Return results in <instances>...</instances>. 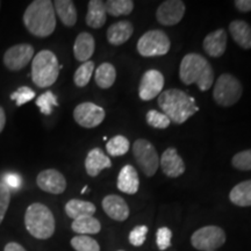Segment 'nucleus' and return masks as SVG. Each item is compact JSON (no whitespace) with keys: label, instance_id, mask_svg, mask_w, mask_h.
Masks as SVG:
<instances>
[{"label":"nucleus","instance_id":"nucleus-1","mask_svg":"<svg viewBox=\"0 0 251 251\" xmlns=\"http://www.w3.org/2000/svg\"><path fill=\"white\" fill-rule=\"evenodd\" d=\"M158 105L162 113L176 125H181L199 111L193 97L178 89L163 91L158 96Z\"/></svg>","mask_w":251,"mask_h":251},{"label":"nucleus","instance_id":"nucleus-2","mask_svg":"<svg viewBox=\"0 0 251 251\" xmlns=\"http://www.w3.org/2000/svg\"><path fill=\"white\" fill-rule=\"evenodd\" d=\"M24 24L34 36H50L56 28L54 4L50 0H35L30 2L25 11Z\"/></svg>","mask_w":251,"mask_h":251},{"label":"nucleus","instance_id":"nucleus-3","mask_svg":"<svg viewBox=\"0 0 251 251\" xmlns=\"http://www.w3.org/2000/svg\"><path fill=\"white\" fill-rule=\"evenodd\" d=\"M179 78L185 85L196 84L200 91L205 92L214 83V70L203 56L191 52L181 59Z\"/></svg>","mask_w":251,"mask_h":251},{"label":"nucleus","instance_id":"nucleus-4","mask_svg":"<svg viewBox=\"0 0 251 251\" xmlns=\"http://www.w3.org/2000/svg\"><path fill=\"white\" fill-rule=\"evenodd\" d=\"M25 225L31 236L39 240H47L55 233V218L46 205L34 202L26 209Z\"/></svg>","mask_w":251,"mask_h":251},{"label":"nucleus","instance_id":"nucleus-5","mask_svg":"<svg viewBox=\"0 0 251 251\" xmlns=\"http://www.w3.org/2000/svg\"><path fill=\"white\" fill-rule=\"evenodd\" d=\"M61 68L54 52L41 50L31 61V80L41 89L51 86L57 80Z\"/></svg>","mask_w":251,"mask_h":251},{"label":"nucleus","instance_id":"nucleus-6","mask_svg":"<svg viewBox=\"0 0 251 251\" xmlns=\"http://www.w3.org/2000/svg\"><path fill=\"white\" fill-rule=\"evenodd\" d=\"M243 86L241 81L230 74H222L213 89V98L222 107H230L241 99Z\"/></svg>","mask_w":251,"mask_h":251},{"label":"nucleus","instance_id":"nucleus-7","mask_svg":"<svg viewBox=\"0 0 251 251\" xmlns=\"http://www.w3.org/2000/svg\"><path fill=\"white\" fill-rule=\"evenodd\" d=\"M171 42L163 30L153 29L144 33L137 42V51L143 57L164 56L169 52Z\"/></svg>","mask_w":251,"mask_h":251},{"label":"nucleus","instance_id":"nucleus-8","mask_svg":"<svg viewBox=\"0 0 251 251\" xmlns=\"http://www.w3.org/2000/svg\"><path fill=\"white\" fill-rule=\"evenodd\" d=\"M133 153L143 174L147 177L155 176L159 166V157L155 147L149 141L139 139L133 144Z\"/></svg>","mask_w":251,"mask_h":251},{"label":"nucleus","instance_id":"nucleus-9","mask_svg":"<svg viewBox=\"0 0 251 251\" xmlns=\"http://www.w3.org/2000/svg\"><path fill=\"white\" fill-rule=\"evenodd\" d=\"M191 243L197 250L215 251L226 243V234L218 226H207L194 231Z\"/></svg>","mask_w":251,"mask_h":251},{"label":"nucleus","instance_id":"nucleus-10","mask_svg":"<svg viewBox=\"0 0 251 251\" xmlns=\"http://www.w3.org/2000/svg\"><path fill=\"white\" fill-rule=\"evenodd\" d=\"M106 117L105 109L93 102L79 103L74 111V119L80 127L96 128Z\"/></svg>","mask_w":251,"mask_h":251},{"label":"nucleus","instance_id":"nucleus-11","mask_svg":"<svg viewBox=\"0 0 251 251\" xmlns=\"http://www.w3.org/2000/svg\"><path fill=\"white\" fill-rule=\"evenodd\" d=\"M33 46L27 45V43H21V45L13 46L6 50L4 55V64L8 70L19 71L26 68L29 64V62L33 61Z\"/></svg>","mask_w":251,"mask_h":251},{"label":"nucleus","instance_id":"nucleus-12","mask_svg":"<svg viewBox=\"0 0 251 251\" xmlns=\"http://www.w3.org/2000/svg\"><path fill=\"white\" fill-rule=\"evenodd\" d=\"M164 76L158 70H148L143 74L140 81L139 96L144 101H149L163 92Z\"/></svg>","mask_w":251,"mask_h":251},{"label":"nucleus","instance_id":"nucleus-13","mask_svg":"<svg viewBox=\"0 0 251 251\" xmlns=\"http://www.w3.org/2000/svg\"><path fill=\"white\" fill-rule=\"evenodd\" d=\"M185 9L186 7L181 0H166L157 8V21L163 26H175L181 21Z\"/></svg>","mask_w":251,"mask_h":251},{"label":"nucleus","instance_id":"nucleus-14","mask_svg":"<svg viewBox=\"0 0 251 251\" xmlns=\"http://www.w3.org/2000/svg\"><path fill=\"white\" fill-rule=\"evenodd\" d=\"M36 184L41 190L51 194H61L67 188V180L61 172L54 169L41 171L37 175Z\"/></svg>","mask_w":251,"mask_h":251},{"label":"nucleus","instance_id":"nucleus-15","mask_svg":"<svg viewBox=\"0 0 251 251\" xmlns=\"http://www.w3.org/2000/svg\"><path fill=\"white\" fill-rule=\"evenodd\" d=\"M161 168L165 176L170 178L180 177L185 172V164L183 158L176 148H168L163 152L159 161Z\"/></svg>","mask_w":251,"mask_h":251},{"label":"nucleus","instance_id":"nucleus-16","mask_svg":"<svg viewBox=\"0 0 251 251\" xmlns=\"http://www.w3.org/2000/svg\"><path fill=\"white\" fill-rule=\"evenodd\" d=\"M102 208L109 218L115 221H125L129 216V207L121 197L108 194L103 198Z\"/></svg>","mask_w":251,"mask_h":251},{"label":"nucleus","instance_id":"nucleus-17","mask_svg":"<svg viewBox=\"0 0 251 251\" xmlns=\"http://www.w3.org/2000/svg\"><path fill=\"white\" fill-rule=\"evenodd\" d=\"M203 50L211 57L218 58L225 54L226 48H227V33L225 29L220 28L205 37L202 43Z\"/></svg>","mask_w":251,"mask_h":251},{"label":"nucleus","instance_id":"nucleus-18","mask_svg":"<svg viewBox=\"0 0 251 251\" xmlns=\"http://www.w3.org/2000/svg\"><path fill=\"white\" fill-rule=\"evenodd\" d=\"M112 162L100 148H94L87 153L85 159V169L90 177H97L105 169H109Z\"/></svg>","mask_w":251,"mask_h":251},{"label":"nucleus","instance_id":"nucleus-19","mask_svg":"<svg viewBox=\"0 0 251 251\" xmlns=\"http://www.w3.org/2000/svg\"><path fill=\"white\" fill-rule=\"evenodd\" d=\"M118 188L121 192L135 194L139 191V174L133 165H125L118 176Z\"/></svg>","mask_w":251,"mask_h":251},{"label":"nucleus","instance_id":"nucleus-20","mask_svg":"<svg viewBox=\"0 0 251 251\" xmlns=\"http://www.w3.org/2000/svg\"><path fill=\"white\" fill-rule=\"evenodd\" d=\"M134 33L130 21H119L111 25L107 29V40L112 46H121L130 39Z\"/></svg>","mask_w":251,"mask_h":251},{"label":"nucleus","instance_id":"nucleus-21","mask_svg":"<svg viewBox=\"0 0 251 251\" xmlns=\"http://www.w3.org/2000/svg\"><path fill=\"white\" fill-rule=\"evenodd\" d=\"M94 48H96V42H94L93 36L90 33H80L77 36L74 45V55L77 61L85 63L92 57Z\"/></svg>","mask_w":251,"mask_h":251},{"label":"nucleus","instance_id":"nucleus-22","mask_svg":"<svg viewBox=\"0 0 251 251\" xmlns=\"http://www.w3.org/2000/svg\"><path fill=\"white\" fill-rule=\"evenodd\" d=\"M86 25L93 29H98L105 25L107 20V13H106L105 2L101 0H91L87 6L86 14Z\"/></svg>","mask_w":251,"mask_h":251},{"label":"nucleus","instance_id":"nucleus-23","mask_svg":"<svg viewBox=\"0 0 251 251\" xmlns=\"http://www.w3.org/2000/svg\"><path fill=\"white\" fill-rule=\"evenodd\" d=\"M229 33L241 48L251 49V26L243 20H234L229 25Z\"/></svg>","mask_w":251,"mask_h":251},{"label":"nucleus","instance_id":"nucleus-24","mask_svg":"<svg viewBox=\"0 0 251 251\" xmlns=\"http://www.w3.org/2000/svg\"><path fill=\"white\" fill-rule=\"evenodd\" d=\"M54 4L55 13L58 15L59 20L67 27L75 26L77 23V9L71 0H56Z\"/></svg>","mask_w":251,"mask_h":251},{"label":"nucleus","instance_id":"nucleus-25","mask_svg":"<svg viewBox=\"0 0 251 251\" xmlns=\"http://www.w3.org/2000/svg\"><path fill=\"white\" fill-rule=\"evenodd\" d=\"M97 208L92 202L84 201V200L72 199L65 205V213L69 218L77 220L84 216H93Z\"/></svg>","mask_w":251,"mask_h":251},{"label":"nucleus","instance_id":"nucleus-26","mask_svg":"<svg viewBox=\"0 0 251 251\" xmlns=\"http://www.w3.org/2000/svg\"><path fill=\"white\" fill-rule=\"evenodd\" d=\"M229 199L236 206H251V179L241 181L240 184L231 188L230 193H229Z\"/></svg>","mask_w":251,"mask_h":251},{"label":"nucleus","instance_id":"nucleus-27","mask_svg":"<svg viewBox=\"0 0 251 251\" xmlns=\"http://www.w3.org/2000/svg\"><path fill=\"white\" fill-rule=\"evenodd\" d=\"M115 79H117V70L114 65L111 63L105 62L100 64L96 70V76L94 80L100 89H109L114 85Z\"/></svg>","mask_w":251,"mask_h":251},{"label":"nucleus","instance_id":"nucleus-28","mask_svg":"<svg viewBox=\"0 0 251 251\" xmlns=\"http://www.w3.org/2000/svg\"><path fill=\"white\" fill-rule=\"evenodd\" d=\"M72 230L78 235H94L98 234L101 229L99 220L93 216H84V218L74 220L71 225Z\"/></svg>","mask_w":251,"mask_h":251},{"label":"nucleus","instance_id":"nucleus-29","mask_svg":"<svg viewBox=\"0 0 251 251\" xmlns=\"http://www.w3.org/2000/svg\"><path fill=\"white\" fill-rule=\"evenodd\" d=\"M106 13L112 17L129 15L134 9V1L131 0H108L105 2Z\"/></svg>","mask_w":251,"mask_h":251},{"label":"nucleus","instance_id":"nucleus-30","mask_svg":"<svg viewBox=\"0 0 251 251\" xmlns=\"http://www.w3.org/2000/svg\"><path fill=\"white\" fill-rule=\"evenodd\" d=\"M130 148V143L124 135H117L112 137L106 144V150L111 156H124Z\"/></svg>","mask_w":251,"mask_h":251},{"label":"nucleus","instance_id":"nucleus-31","mask_svg":"<svg viewBox=\"0 0 251 251\" xmlns=\"http://www.w3.org/2000/svg\"><path fill=\"white\" fill-rule=\"evenodd\" d=\"M94 63L92 61H87L85 63H81V65L75 72L74 81L75 85L78 87H85L90 83L91 77L93 75Z\"/></svg>","mask_w":251,"mask_h":251},{"label":"nucleus","instance_id":"nucleus-32","mask_svg":"<svg viewBox=\"0 0 251 251\" xmlns=\"http://www.w3.org/2000/svg\"><path fill=\"white\" fill-rule=\"evenodd\" d=\"M71 246L76 251H100L99 243L87 235H77L71 240Z\"/></svg>","mask_w":251,"mask_h":251},{"label":"nucleus","instance_id":"nucleus-33","mask_svg":"<svg viewBox=\"0 0 251 251\" xmlns=\"http://www.w3.org/2000/svg\"><path fill=\"white\" fill-rule=\"evenodd\" d=\"M36 105L40 108V111L42 114L50 115L52 113V109L56 106H58L57 98L51 91H47V92L42 93L39 98L36 99Z\"/></svg>","mask_w":251,"mask_h":251},{"label":"nucleus","instance_id":"nucleus-34","mask_svg":"<svg viewBox=\"0 0 251 251\" xmlns=\"http://www.w3.org/2000/svg\"><path fill=\"white\" fill-rule=\"evenodd\" d=\"M147 124L151 126L152 128H157V129H165L170 126V119H169L164 113L156 111V109H150L146 115Z\"/></svg>","mask_w":251,"mask_h":251},{"label":"nucleus","instance_id":"nucleus-35","mask_svg":"<svg viewBox=\"0 0 251 251\" xmlns=\"http://www.w3.org/2000/svg\"><path fill=\"white\" fill-rule=\"evenodd\" d=\"M231 164L235 169L240 171H250L251 170V149L243 150L235 153L231 159Z\"/></svg>","mask_w":251,"mask_h":251},{"label":"nucleus","instance_id":"nucleus-36","mask_svg":"<svg viewBox=\"0 0 251 251\" xmlns=\"http://www.w3.org/2000/svg\"><path fill=\"white\" fill-rule=\"evenodd\" d=\"M35 96H36V93L34 92L30 87L21 86L11 94V99L13 100V101H15L18 107H20V106L25 105L26 102L33 100L34 98H35Z\"/></svg>","mask_w":251,"mask_h":251},{"label":"nucleus","instance_id":"nucleus-37","mask_svg":"<svg viewBox=\"0 0 251 251\" xmlns=\"http://www.w3.org/2000/svg\"><path fill=\"white\" fill-rule=\"evenodd\" d=\"M9 201H11V190L2 181H0V225L7 212Z\"/></svg>","mask_w":251,"mask_h":251},{"label":"nucleus","instance_id":"nucleus-38","mask_svg":"<svg viewBox=\"0 0 251 251\" xmlns=\"http://www.w3.org/2000/svg\"><path fill=\"white\" fill-rule=\"evenodd\" d=\"M147 234H148V227L147 226H137L129 234V242L134 247H141L146 242Z\"/></svg>","mask_w":251,"mask_h":251},{"label":"nucleus","instance_id":"nucleus-39","mask_svg":"<svg viewBox=\"0 0 251 251\" xmlns=\"http://www.w3.org/2000/svg\"><path fill=\"white\" fill-rule=\"evenodd\" d=\"M171 238L172 231L169 228L162 227L157 230L156 234V243L159 250H165L169 247H171Z\"/></svg>","mask_w":251,"mask_h":251},{"label":"nucleus","instance_id":"nucleus-40","mask_svg":"<svg viewBox=\"0 0 251 251\" xmlns=\"http://www.w3.org/2000/svg\"><path fill=\"white\" fill-rule=\"evenodd\" d=\"M2 183L7 186L9 190H20L23 186V178L19 174L15 172H7L2 176Z\"/></svg>","mask_w":251,"mask_h":251},{"label":"nucleus","instance_id":"nucleus-41","mask_svg":"<svg viewBox=\"0 0 251 251\" xmlns=\"http://www.w3.org/2000/svg\"><path fill=\"white\" fill-rule=\"evenodd\" d=\"M234 5L242 13H247V12L251 11V0H236Z\"/></svg>","mask_w":251,"mask_h":251},{"label":"nucleus","instance_id":"nucleus-42","mask_svg":"<svg viewBox=\"0 0 251 251\" xmlns=\"http://www.w3.org/2000/svg\"><path fill=\"white\" fill-rule=\"evenodd\" d=\"M4 251H26V249L21 244L15 242H9L5 246Z\"/></svg>","mask_w":251,"mask_h":251},{"label":"nucleus","instance_id":"nucleus-43","mask_svg":"<svg viewBox=\"0 0 251 251\" xmlns=\"http://www.w3.org/2000/svg\"><path fill=\"white\" fill-rule=\"evenodd\" d=\"M5 125H6V114H5L4 108L0 106V133L4 130Z\"/></svg>","mask_w":251,"mask_h":251},{"label":"nucleus","instance_id":"nucleus-44","mask_svg":"<svg viewBox=\"0 0 251 251\" xmlns=\"http://www.w3.org/2000/svg\"><path fill=\"white\" fill-rule=\"evenodd\" d=\"M86 190H87V186H85V187L83 188V190H81V194H84V193H85V192H86Z\"/></svg>","mask_w":251,"mask_h":251},{"label":"nucleus","instance_id":"nucleus-45","mask_svg":"<svg viewBox=\"0 0 251 251\" xmlns=\"http://www.w3.org/2000/svg\"><path fill=\"white\" fill-rule=\"evenodd\" d=\"M118 251H124V250H118Z\"/></svg>","mask_w":251,"mask_h":251},{"label":"nucleus","instance_id":"nucleus-46","mask_svg":"<svg viewBox=\"0 0 251 251\" xmlns=\"http://www.w3.org/2000/svg\"><path fill=\"white\" fill-rule=\"evenodd\" d=\"M0 6H1V2H0Z\"/></svg>","mask_w":251,"mask_h":251}]
</instances>
